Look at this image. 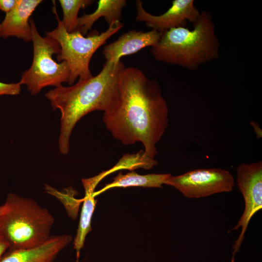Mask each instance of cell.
I'll list each match as a JSON object with an SVG mask.
<instances>
[{
    "label": "cell",
    "mask_w": 262,
    "mask_h": 262,
    "mask_svg": "<svg viewBox=\"0 0 262 262\" xmlns=\"http://www.w3.org/2000/svg\"><path fill=\"white\" fill-rule=\"evenodd\" d=\"M168 108L159 84L136 67H125L119 94L113 108L104 113L103 121L112 136L125 145L137 142L145 156L154 159L156 144L168 124Z\"/></svg>",
    "instance_id": "1"
},
{
    "label": "cell",
    "mask_w": 262,
    "mask_h": 262,
    "mask_svg": "<svg viewBox=\"0 0 262 262\" xmlns=\"http://www.w3.org/2000/svg\"><path fill=\"white\" fill-rule=\"evenodd\" d=\"M125 68L121 61H106L96 76L78 81L70 86L61 85L45 94L53 109L59 110L61 113L58 144L62 154L68 153L71 133L82 117L94 111L107 113L114 106L119 96L120 79Z\"/></svg>",
    "instance_id": "2"
},
{
    "label": "cell",
    "mask_w": 262,
    "mask_h": 262,
    "mask_svg": "<svg viewBox=\"0 0 262 262\" xmlns=\"http://www.w3.org/2000/svg\"><path fill=\"white\" fill-rule=\"evenodd\" d=\"M160 33L159 41L150 49L159 61L194 70L218 57L219 41L208 12L200 13L192 30L179 27Z\"/></svg>",
    "instance_id": "3"
},
{
    "label": "cell",
    "mask_w": 262,
    "mask_h": 262,
    "mask_svg": "<svg viewBox=\"0 0 262 262\" xmlns=\"http://www.w3.org/2000/svg\"><path fill=\"white\" fill-rule=\"evenodd\" d=\"M54 218L34 200L9 193L0 212V233L11 250L36 247L50 236Z\"/></svg>",
    "instance_id": "4"
},
{
    "label": "cell",
    "mask_w": 262,
    "mask_h": 262,
    "mask_svg": "<svg viewBox=\"0 0 262 262\" xmlns=\"http://www.w3.org/2000/svg\"><path fill=\"white\" fill-rule=\"evenodd\" d=\"M53 10L58 25L55 29L46 33L45 34L55 39L59 44L61 51L57 55V59L61 62L67 63L70 72L69 85H72L78 78L79 81H83L93 76L89 68L92 56L108 39L123 27V24L120 21H115L105 32L99 33L96 31L85 37L79 30L71 33L67 32L55 8Z\"/></svg>",
    "instance_id": "5"
},
{
    "label": "cell",
    "mask_w": 262,
    "mask_h": 262,
    "mask_svg": "<svg viewBox=\"0 0 262 262\" xmlns=\"http://www.w3.org/2000/svg\"><path fill=\"white\" fill-rule=\"evenodd\" d=\"M30 23L33 44V62L30 67L23 72L19 82L26 85L33 96L48 86L57 87L63 82L69 84L70 72L67 63H57L53 59V54L60 52L59 44L52 38L40 35L32 17Z\"/></svg>",
    "instance_id": "6"
},
{
    "label": "cell",
    "mask_w": 262,
    "mask_h": 262,
    "mask_svg": "<svg viewBox=\"0 0 262 262\" xmlns=\"http://www.w3.org/2000/svg\"><path fill=\"white\" fill-rule=\"evenodd\" d=\"M164 184L174 187L188 198H201L231 192L234 179L228 170L219 168H201L177 176H170Z\"/></svg>",
    "instance_id": "7"
},
{
    "label": "cell",
    "mask_w": 262,
    "mask_h": 262,
    "mask_svg": "<svg viewBox=\"0 0 262 262\" xmlns=\"http://www.w3.org/2000/svg\"><path fill=\"white\" fill-rule=\"evenodd\" d=\"M236 171L237 183L244 199L245 209L232 229L241 228V231L233 246L231 262H234L235 254L240 249L251 218L262 208V162L242 163L238 165Z\"/></svg>",
    "instance_id": "8"
},
{
    "label": "cell",
    "mask_w": 262,
    "mask_h": 262,
    "mask_svg": "<svg viewBox=\"0 0 262 262\" xmlns=\"http://www.w3.org/2000/svg\"><path fill=\"white\" fill-rule=\"evenodd\" d=\"M137 16L135 19L144 22L147 26L161 33L169 29L184 27L187 21L194 23L200 13L193 0H174L171 7L164 14L155 16L146 11L140 0L135 1Z\"/></svg>",
    "instance_id": "9"
},
{
    "label": "cell",
    "mask_w": 262,
    "mask_h": 262,
    "mask_svg": "<svg viewBox=\"0 0 262 262\" xmlns=\"http://www.w3.org/2000/svg\"><path fill=\"white\" fill-rule=\"evenodd\" d=\"M41 0H17L15 7L0 23V37H16L26 42L32 41L30 19Z\"/></svg>",
    "instance_id": "10"
},
{
    "label": "cell",
    "mask_w": 262,
    "mask_h": 262,
    "mask_svg": "<svg viewBox=\"0 0 262 262\" xmlns=\"http://www.w3.org/2000/svg\"><path fill=\"white\" fill-rule=\"evenodd\" d=\"M160 37L161 33L155 30L147 32L130 30L105 46L102 53L106 61L118 62L122 57L135 53L146 47L154 46Z\"/></svg>",
    "instance_id": "11"
},
{
    "label": "cell",
    "mask_w": 262,
    "mask_h": 262,
    "mask_svg": "<svg viewBox=\"0 0 262 262\" xmlns=\"http://www.w3.org/2000/svg\"><path fill=\"white\" fill-rule=\"evenodd\" d=\"M72 239V236L67 234L50 236L33 248L9 249L0 262H53Z\"/></svg>",
    "instance_id": "12"
},
{
    "label": "cell",
    "mask_w": 262,
    "mask_h": 262,
    "mask_svg": "<svg viewBox=\"0 0 262 262\" xmlns=\"http://www.w3.org/2000/svg\"><path fill=\"white\" fill-rule=\"evenodd\" d=\"M125 0H99L95 12L84 14L78 19V30L83 35L91 29L94 23L100 17H104L110 25L113 22L120 21L122 10L126 5Z\"/></svg>",
    "instance_id": "13"
},
{
    "label": "cell",
    "mask_w": 262,
    "mask_h": 262,
    "mask_svg": "<svg viewBox=\"0 0 262 262\" xmlns=\"http://www.w3.org/2000/svg\"><path fill=\"white\" fill-rule=\"evenodd\" d=\"M82 182L85 195L83 199L77 234L73 242L74 249L76 250V262H79L80 251L84 247L85 237L92 230L91 218L97 204V200L95 199L93 195L95 187L84 179H82Z\"/></svg>",
    "instance_id": "14"
},
{
    "label": "cell",
    "mask_w": 262,
    "mask_h": 262,
    "mask_svg": "<svg viewBox=\"0 0 262 262\" xmlns=\"http://www.w3.org/2000/svg\"><path fill=\"white\" fill-rule=\"evenodd\" d=\"M171 176L170 174H150L145 175L131 172L123 175L121 172L115 178L113 182L106 184L101 190L93 193L95 197L111 188L141 186L150 188H161L164 182Z\"/></svg>",
    "instance_id": "15"
},
{
    "label": "cell",
    "mask_w": 262,
    "mask_h": 262,
    "mask_svg": "<svg viewBox=\"0 0 262 262\" xmlns=\"http://www.w3.org/2000/svg\"><path fill=\"white\" fill-rule=\"evenodd\" d=\"M158 164V161L155 159L147 158L144 155V150H141L135 154H125L114 167L101 173L100 175L103 178L108 174L120 169L133 170L138 168L149 169Z\"/></svg>",
    "instance_id": "16"
},
{
    "label": "cell",
    "mask_w": 262,
    "mask_h": 262,
    "mask_svg": "<svg viewBox=\"0 0 262 262\" xmlns=\"http://www.w3.org/2000/svg\"><path fill=\"white\" fill-rule=\"evenodd\" d=\"M92 0H59L63 17L61 21L65 29L68 33L78 30V14L81 8L90 5Z\"/></svg>",
    "instance_id": "17"
},
{
    "label": "cell",
    "mask_w": 262,
    "mask_h": 262,
    "mask_svg": "<svg viewBox=\"0 0 262 262\" xmlns=\"http://www.w3.org/2000/svg\"><path fill=\"white\" fill-rule=\"evenodd\" d=\"M20 83H4L0 82V96L3 95L16 96L21 91Z\"/></svg>",
    "instance_id": "18"
},
{
    "label": "cell",
    "mask_w": 262,
    "mask_h": 262,
    "mask_svg": "<svg viewBox=\"0 0 262 262\" xmlns=\"http://www.w3.org/2000/svg\"><path fill=\"white\" fill-rule=\"evenodd\" d=\"M17 0H0V10L6 13L10 12L15 6Z\"/></svg>",
    "instance_id": "19"
},
{
    "label": "cell",
    "mask_w": 262,
    "mask_h": 262,
    "mask_svg": "<svg viewBox=\"0 0 262 262\" xmlns=\"http://www.w3.org/2000/svg\"><path fill=\"white\" fill-rule=\"evenodd\" d=\"M9 248L10 245L9 243L0 233V261Z\"/></svg>",
    "instance_id": "20"
},
{
    "label": "cell",
    "mask_w": 262,
    "mask_h": 262,
    "mask_svg": "<svg viewBox=\"0 0 262 262\" xmlns=\"http://www.w3.org/2000/svg\"><path fill=\"white\" fill-rule=\"evenodd\" d=\"M250 124L253 127V128L254 129V130H255V131L256 134L258 136V137H262V131H258V130H257V128L259 127L258 126V125H257V126H256L257 123H256L255 122H254L253 121L251 122Z\"/></svg>",
    "instance_id": "21"
},
{
    "label": "cell",
    "mask_w": 262,
    "mask_h": 262,
    "mask_svg": "<svg viewBox=\"0 0 262 262\" xmlns=\"http://www.w3.org/2000/svg\"><path fill=\"white\" fill-rule=\"evenodd\" d=\"M0 210H1V205H0Z\"/></svg>",
    "instance_id": "22"
}]
</instances>
